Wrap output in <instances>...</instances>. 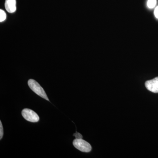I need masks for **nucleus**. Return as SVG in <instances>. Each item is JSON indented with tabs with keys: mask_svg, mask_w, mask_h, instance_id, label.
<instances>
[{
	"mask_svg": "<svg viewBox=\"0 0 158 158\" xmlns=\"http://www.w3.org/2000/svg\"><path fill=\"white\" fill-rule=\"evenodd\" d=\"M6 19V14L5 11L2 9L0 10V22H2L4 21Z\"/></svg>",
	"mask_w": 158,
	"mask_h": 158,
	"instance_id": "7",
	"label": "nucleus"
},
{
	"mask_svg": "<svg viewBox=\"0 0 158 158\" xmlns=\"http://www.w3.org/2000/svg\"><path fill=\"white\" fill-rule=\"evenodd\" d=\"M146 88L153 93H158V77L145 82Z\"/></svg>",
	"mask_w": 158,
	"mask_h": 158,
	"instance_id": "4",
	"label": "nucleus"
},
{
	"mask_svg": "<svg viewBox=\"0 0 158 158\" xmlns=\"http://www.w3.org/2000/svg\"><path fill=\"white\" fill-rule=\"evenodd\" d=\"M73 145L76 148L82 152H89L92 149L90 144L82 139H75L73 141Z\"/></svg>",
	"mask_w": 158,
	"mask_h": 158,
	"instance_id": "2",
	"label": "nucleus"
},
{
	"mask_svg": "<svg viewBox=\"0 0 158 158\" xmlns=\"http://www.w3.org/2000/svg\"><path fill=\"white\" fill-rule=\"evenodd\" d=\"M154 13V15L155 17L157 19H158V6L156 7L155 9Z\"/></svg>",
	"mask_w": 158,
	"mask_h": 158,
	"instance_id": "10",
	"label": "nucleus"
},
{
	"mask_svg": "<svg viewBox=\"0 0 158 158\" xmlns=\"http://www.w3.org/2000/svg\"><path fill=\"white\" fill-rule=\"evenodd\" d=\"M22 115L26 120L31 122H37L40 118L37 113L33 110L28 109H25L22 112Z\"/></svg>",
	"mask_w": 158,
	"mask_h": 158,
	"instance_id": "3",
	"label": "nucleus"
},
{
	"mask_svg": "<svg viewBox=\"0 0 158 158\" xmlns=\"http://www.w3.org/2000/svg\"><path fill=\"white\" fill-rule=\"evenodd\" d=\"M28 85L30 88L34 91V93L41 97L42 98L45 99L46 100L49 101L45 91L36 81L33 79H30L28 81Z\"/></svg>",
	"mask_w": 158,
	"mask_h": 158,
	"instance_id": "1",
	"label": "nucleus"
},
{
	"mask_svg": "<svg viewBox=\"0 0 158 158\" xmlns=\"http://www.w3.org/2000/svg\"><path fill=\"white\" fill-rule=\"evenodd\" d=\"M73 136L76 137V139H82L83 136L80 133L77 132L76 134H73Z\"/></svg>",
	"mask_w": 158,
	"mask_h": 158,
	"instance_id": "9",
	"label": "nucleus"
},
{
	"mask_svg": "<svg viewBox=\"0 0 158 158\" xmlns=\"http://www.w3.org/2000/svg\"><path fill=\"white\" fill-rule=\"evenodd\" d=\"M4 131H3V128L2 124V121H0V139H2V138Z\"/></svg>",
	"mask_w": 158,
	"mask_h": 158,
	"instance_id": "8",
	"label": "nucleus"
},
{
	"mask_svg": "<svg viewBox=\"0 0 158 158\" xmlns=\"http://www.w3.org/2000/svg\"><path fill=\"white\" fill-rule=\"evenodd\" d=\"M156 0H148L147 2V6L149 9H153L156 5Z\"/></svg>",
	"mask_w": 158,
	"mask_h": 158,
	"instance_id": "6",
	"label": "nucleus"
},
{
	"mask_svg": "<svg viewBox=\"0 0 158 158\" xmlns=\"http://www.w3.org/2000/svg\"><path fill=\"white\" fill-rule=\"evenodd\" d=\"M16 0H6L5 7L9 13H14L16 10Z\"/></svg>",
	"mask_w": 158,
	"mask_h": 158,
	"instance_id": "5",
	"label": "nucleus"
}]
</instances>
